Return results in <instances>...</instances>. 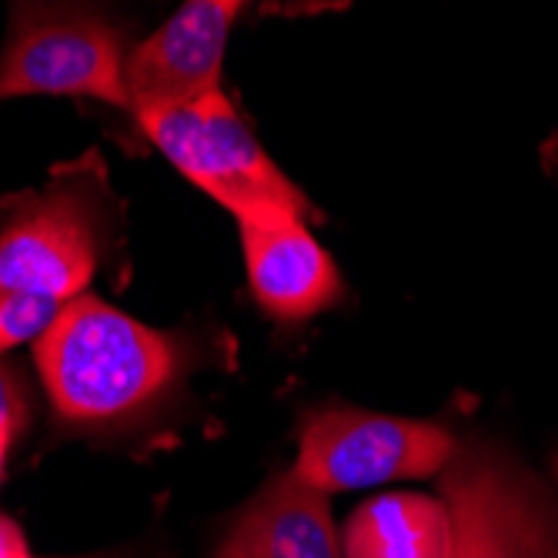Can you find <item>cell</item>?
I'll return each mask as SVG.
<instances>
[{
  "label": "cell",
  "mask_w": 558,
  "mask_h": 558,
  "mask_svg": "<svg viewBox=\"0 0 558 558\" xmlns=\"http://www.w3.org/2000/svg\"><path fill=\"white\" fill-rule=\"evenodd\" d=\"M34 368L61 435L118 438L168 412L194 368V348L81 294L34 344Z\"/></svg>",
  "instance_id": "obj_1"
},
{
  "label": "cell",
  "mask_w": 558,
  "mask_h": 558,
  "mask_svg": "<svg viewBox=\"0 0 558 558\" xmlns=\"http://www.w3.org/2000/svg\"><path fill=\"white\" fill-rule=\"evenodd\" d=\"M121 241V211L100 158L58 165L44 187L0 197V291L58 304L87 294Z\"/></svg>",
  "instance_id": "obj_2"
},
{
  "label": "cell",
  "mask_w": 558,
  "mask_h": 558,
  "mask_svg": "<svg viewBox=\"0 0 558 558\" xmlns=\"http://www.w3.org/2000/svg\"><path fill=\"white\" fill-rule=\"evenodd\" d=\"M134 121L191 184L234 218L251 211H291L304 221H322V211L268 158L221 90L191 105L137 114Z\"/></svg>",
  "instance_id": "obj_3"
},
{
  "label": "cell",
  "mask_w": 558,
  "mask_h": 558,
  "mask_svg": "<svg viewBox=\"0 0 558 558\" xmlns=\"http://www.w3.org/2000/svg\"><path fill=\"white\" fill-rule=\"evenodd\" d=\"M448 505V558H558V498L509 448L459 441L438 475Z\"/></svg>",
  "instance_id": "obj_4"
},
{
  "label": "cell",
  "mask_w": 558,
  "mask_h": 558,
  "mask_svg": "<svg viewBox=\"0 0 558 558\" xmlns=\"http://www.w3.org/2000/svg\"><path fill=\"white\" fill-rule=\"evenodd\" d=\"M459 451L445 425L325 404L298 422L294 475L322 495L441 475Z\"/></svg>",
  "instance_id": "obj_5"
},
{
  "label": "cell",
  "mask_w": 558,
  "mask_h": 558,
  "mask_svg": "<svg viewBox=\"0 0 558 558\" xmlns=\"http://www.w3.org/2000/svg\"><path fill=\"white\" fill-rule=\"evenodd\" d=\"M124 34L90 8L17 4L0 50V100L94 97L128 111Z\"/></svg>",
  "instance_id": "obj_6"
},
{
  "label": "cell",
  "mask_w": 558,
  "mask_h": 558,
  "mask_svg": "<svg viewBox=\"0 0 558 558\" xmlns=\"http://www.w3.org/2000/svg\"><path fill=\"white\" fill-rule=\"evenodd\" d=\"M238 0H191L124 61L128 111L150 114L221 90V64Z\"/></svg>",
  "instance_id": "obj_7"
},
{
  "label": "cell",
  "mask_w": 558,
  "mask_h": 558,
  "mask_svg": "<svg viewBox=\"0 0 558 558\" xmlns=\"http://www.w3.org/2000/svg\"><path fill=\"white\" fill-rule=\"evenodd\" d=\"M247 291L278 325L312 322L344 301L348 288L312 225L291 211H251L238 218Z\"/></svg>",
  "instance_id": "obj_8"
},
{
  "label": "cell",
  "mask_w": 558,
  "mask_h": 558,
  "mask_svg": "<svg viewBox=\"0 0 558 558\" xmlns=\"http://www.w3.org/2000/svg\"><path fill=\"white\" fill-rule=\"evenodd\" d=\"M215 558H341L328 495L291 469L271 475L231 522Z\"/></svg>",
  "instance_id": "obj_9"
},
{
  "label": "cell",
  "mask_w": 558,
  "mask_h": 558,
  "mask_svg": "<svg viewBox=\"0 0 558 558\" xmlns=\"http://www.w3.org/2000/svg\"><path fill=\"white\" fill-rule=\"evenodd\" d=\"M341 558H448V505L425 492H381L341 529Z\"/></svg>",
  "instance_id": "obj_10"
},
{
  "label": "cell",
  "mask_w": 558,
  "mask_h": 558,
  "mask_svg": "<svg viewBox=\"0 0 558 558\" xmlns=\"http://www.w3.org/2000/svg\"><path fill=\"white\" fill-rule=\"evenodd\" d=\"M68 304L24 291H0V362L21 344H37Z\"/></svg>",
  "instance_id": "obj_11"
},
{
  "label": "cell",
  "mask_w": 558,
  "mask_h": 558,
  "mask_svg": "<svg viewBox=\"0 0 558 558\" xmlns=\"http://www.w3.org/2000/svg\"><path fill=\"white\" fill-rule=\"evenodd\" d=\"M31 412H34L31 388L21 368L4 359L0 362V432H11L21 438L31 425Z\"/></svg>",
  "instance_id": "obj_12"
},
{
  "label": "cell",
  "mask_w": 558,
  "mask_h": 558,
  "mask_svg": "<svg viewBox=\"0 0 558 558\" xmlns=\"http://www.w3.org/2000/svg\"><path fill=\"white\" fill-rule=\"evenodd\" d=\"M0 558H34L24 529L4 512H0Z\"/></svg>",
  "instance_id": "obj_13"
},
{
  "label": "cell",
  "mask_w": 558,
  "mask_h": 558,
  "mask_svg": "<svg viewBox=\"0 0 558 558\" xmlns=\"http://www.w3.org/2000/svg\"><path fill=\"white\" fill-rule=\"evenodd\" d=\"M542 165L558 178V131L548 134V141L542 144Z\"/></svg>",
  "instance_id": "obj_14"
},
{
  "label": "cell",
  "mask_w": 558,
  "mask_h": 558,
  "mask_svg": "<svg viewBox=\"0 0 558 558\" xmlns=\"http://www.w3.org/2000/svg\"><path fill=\"white\" fill-rule=\"evenodd\" d=\"M14 441H17V435H11V432H0V482H4V469H8V454H11Z\"/></svg>",
  "instance_id": "obj_15"
},
{
  "label": "cell",
  "mask_w": 558,
  "mask_h": 558,
  "mask_svg": "<svg viewBox=\"0 0 558 558\" xmlns=\"http://www.w3.org/2000/svg\"><path fill=\"white\" fill-rule=\"evenodd\" d=\"M84 558H124V555H84Z\"/></svg>",
  "instance_id": "obj_16"
},
{
  "label": "cell",
  "mask_w": 558,
  "mask_h": 558,
  "mask_svg": "<svg viewBox=\"0 0 558 558\" xmlns=\"http://www.w3.org/2000/svg\"><path fill=\"white\" fill-rule=\"evenodd\" d=\"M551 472H555V482H558V459H555V465H551Z\"/></svg>",
  "instance_id": "obj_17"
}]
</instances>
